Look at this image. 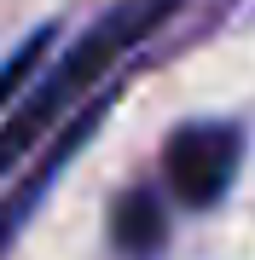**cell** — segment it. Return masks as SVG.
<instances>
[{
	"instance_id": "6da1fadb",
	"label": "cell",
	"mask_w": 255,
	"mask_h": 260,
	"mask_svg": "<svg viewBox=\"0 0 255 260\" xmlns=\"http://www.w3.org/2000/svg\"><path fill=\"white\" fill-rule=\"evenodd\" d=\"M174 6L180 0H116L81 41H70V47L58 52V64L41 75L35 87H23V93L12 99V116L0 121V179H6L12 168H23L29 150L47 145V133L58 121L76 116L81 104L99 93L104 75L122 64L162 18H174Z\"/></svg>"
},
{
	"instance_id": "7a4b0ae2",
	"label": "cell",
	"mask_w": 255,
	"mask_h": 260,
	"mask_svg": "<svg viewBox=\"0 0 255 260\" xmlns=\"http://www.w3.org/2000/svg\"><path fill=\"white\" fill-rule=\"evenodd\" d=\"M244 162V133L232 121H186L162 145V179L186 208H215Z\"/></svg>"
},
{
	"instance_id": "3957f363",
	"label": "cell",
	"mask_w": 255,
	"mask_h": 260,
	"mask_svg": "<svg viewBox=\"0 0 255 260\" xmlns=\"http://www.w3.org/2000/svg\"><path fill=\"white\" fill-rule=\"evenodd\" d=\"M110 104H116V87H104V93H93L81 104L76 116L64 121V133H58V139H47V156H41L35 168H29V174L18 179V185L6 191V203H0V254H6V243L18 237V225L29 220V214L41 208V197H47V185H52V174H64L70 168V156H76V150L87 145V133L99 127L104 116H110Z\"/></svg>"
},
{
	"instance_id": "277c9868",
	"label": "cell",
	"mask_w": 255,
	"mask_h": 260,
	"mask_svg": "<svg viewBox=\"0 0 255 260\" xmlns=\"http://www.w3.org/2000/svg\"><path fill=\"white\" fill-rule=\"evenodd\" d=\"M162 237H168V214L151 185H128L110 208V249L116 260H157Z\"/></svg>"
},
{
	"instance_id": "5b68a950",
	"label": "cell",
	"mask_w": 255,
	"mask_h": 260,
	"mask_svg": "<svg viewBox=\"0 0 255 260\" xmlns=\"http://www.w3.org/2000/svg\"><path fill=\"white\" fill-rule=\"evenodd\" d=\"M47 47H52V23H41L35 35L23 41V47H12V58L0 64V110H6V99H18L23 87H29V75L41 70V58H47Z\"/></svg>"
}]
</instances>
